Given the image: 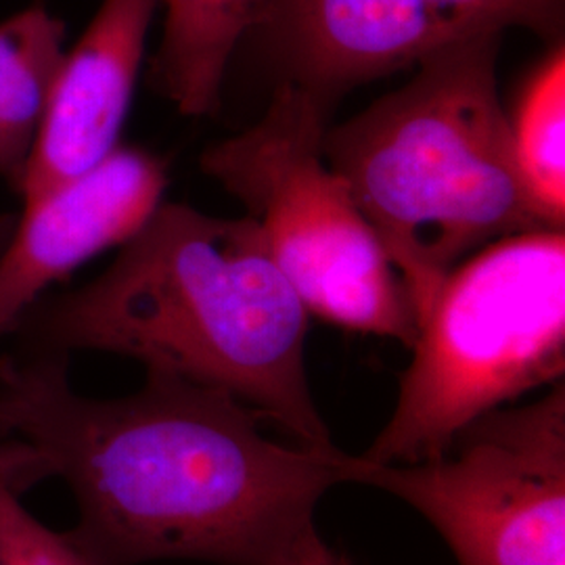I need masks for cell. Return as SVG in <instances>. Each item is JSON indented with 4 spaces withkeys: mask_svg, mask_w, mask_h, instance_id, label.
<instances>
[{
    "mask_svg": "<svg viewBox=\"0 0 565 565\" xmlns=\"http://www.w3.org/2000/svg\"><path fill=\"white\" fill-rule=\"evenodd\" d=\"M513 160L545 228L565 224V44H548L507 111Z\"/></svg>",
    "mask_w": 565,
    "mask_h": 565,
    "instance_id": "obj_12",
    "label": "cell"
},
{
    "mask_svg": "<svg viewBox=\"0 0 565 565\" xmlns=\"http://www.w3.org/2000/svg\"><path fill=\"white\" fill-rule=\"evenodd\" d=\"M235 396L147 373L126 396H84L67 356L0 359V473L18 492L70 490L65 532L90 565H285L348 482L342 448L287 446Z\"/></svg>",
    "mask_w": 565,
    "mask_h": 565,
    "instance_id": "obj_1",
    "label": "cell"
},
{
    "mask_svg": "<svg viewBox=\"0 0 565 565\" xmlns=\"http://www.w3.org/2000/svg\"><path fill=\"white\" fill-rule=\"evenodd\" d=\"M163 0H102L65 51L20 193L32 202L120 147L151 23Z\"/></svg>",
    "mask_w": 565,
    "mask_h": 565,
    "instance_id": "obj_9",
    "label": "cell"
},
{
    "mask_svg": "<svg viewBox=\"0 0 565 565\" xmlns=\"http://www.w3.org/2000/svg\"><path fill=\"white\" fill-rule=\"evenodd\" d=\"M310 315L252 218L162 202L95 281L34 303L30 350L107 352L235 396L303 446L333 448L306 371Z\"/></svg>",
    "mask_w": 565,
    "mask_h": 565,
    "instance_id": "obj_2",
    "label": "cell"
},
{
    "mask_svg": "<svg viewBox=\"0 0 565 565\" xmlns=\"http://www.w3.org/2000/svg\"><path fill=\"white\" fill-rule=\"evenodd\" d=\"M501 42L484 34L431 53L398 90L324 130V160L373 226L417 327L452 268L488 243L545 228L513 160Z\"/></svg>",
    "mask_w": 565,
    "mask_h": 565,
    "instance_id": "obj_3",
    "label": "cell"
},
{
    "mask_svg": "<svg viewBox=\"0 0 565 565\" xmlns=\"http://www.w3.org/2000/svg\"><path fill=\"white\" fill-rule=\"evenodd\" d=\"M0 565H90L63 532H55L23 505L0 473Z\"/></svg>",
    "mask_w": 565,
    "mask_h": 565,
    "instance_id": "obj_13",
    "label": "cell"
},
{
    "mask_svg": "<svg viewBox=\"0 0 565 565\" xmlns=\"http://www.w3.org/2000/svg\"><path fill=\"white\" fill-rule=\"evenodd\" d=\"M15 223H18V218H13V216H0V249L4 247V243L9 242Z\"/></svg>",
    "mask_w": 565,
    "mask_h": 565,
    "instance_id": "obj_15",
    "label": "cell"
},
{
    "mask_svg": "<svg viewBox=\"0 0 565 565\" xmlns=\"http://www.w3.org/2000/svg\"><path fill=\"white\" fill-rule=\"evenodd\" d=\"M348 484L413 507L457 565H565V384L478 417L436 459L384 465L352 455Z\"/></svg>",
    "mask_w": 565,
    "mask_h": 565,
    "instance_id": "obj_6",
    "label": "cell"
},
{
    "mask_svg": "<svg viewBox=\"0 0 565 565\" xmlns=\"http://www.w3.org/2000/svg\"><path fill=\"white\" fill-rule=\"evenodd\" d=\"M329 107L279 82L263 118L202 153V170L263 228L310 317L408 350L417 319L396 268L348 182L327 163Z\"/></svg>",
    "mask_w": 565,
    "mask_h": 565,
    "instance_id": "obj_5",
    "label": "cell"
},
{
    "mask_svg": "<svg viewBox=\"0 0 565 565\" xmlns=\"http://www.w3.org/2000/svg\"><path fill=\"white\" fill-rule=\"evenodd\" d=\"M254 0H163L153 82L182 116L218 109L226 67L245 41Z\"/></svg>",
    "mask_w": 565,
    "mask_h": 565,
    "instance_id": "obj_10",
    "label": "cell"
},
{
    "mask_svg": "<svg viewBox=\"0 0 565 565\" xmlns=\"http://www.w3.org/2000/svg\"><path fill=\"white\" fill-rule=\"evenodd\" d=\"M511 28L564 41L565 0H254L245 39L260 42L282 82L329 107L450 44Z\"/></svg>",
    "mask_w": 565,
    "mask_h": 565,
    "instance_id": "obj_7",
    "label": "cell"
},
{
    "mask_svg": "<svg viewBox=\"0 0 565 565\" xmlns=\"http://www.w3.org/2000/svg\"><path fill=\"white\" fill-rule=\"evenodd\" d=\"M285 565H350L342 555L324 545L319 532L310 534Z\"/></svg>",
    "mask_w": 565,
    "mask_h": 565,
    "instance_id": "obj_14",
    "label": "cell"
},
{
    "mask_svg": "<svg viewBox=\"0 0 565 565\" xmlns=\"http://www.w3.org/2000/svg\"><path fill=\"white\" fill-rule=\"evenodd\" d=\"M168 168L141 147L105 160L23 203L0 249V338L74 270L132 239L163 202Z\"/></svg>",
    "mask_w": 565,
    "mask_h": 565,
    "instance_id": "obj_8",
    "label": "cell"
},
{
    "mask_svg": "<svg viewBox=\"0 0 565 565\" xmlns=\"http://www.w3.org/2000/svg\"><path fill=\"white\" fill-rule=\"evenodd\" d=\"M398 401L363 459L419 463L467 425L564 382L565 228L488 243L448 273L417 327Z\"/></svg>",
    "mask_w": 565,
    "mask_h": 565,
    "instance_id": "obj_4",
    "label": "cell"
},
{
    "mask_svg": "<svg viewBox=\"0 0 565 565\" xmlns=\"http://www.w3.org/2000/svg\"><path fill=\"white\" fill-rule=\"evenodd\" d=\"M65 21L32 4L0 21V179L20 191L65 55Z\"/></svg>",
    "mask_w": 565,
    "mask_h": 565,
    "instance_id": "obj_11",
    "label": "cell"
}]
</instances>
